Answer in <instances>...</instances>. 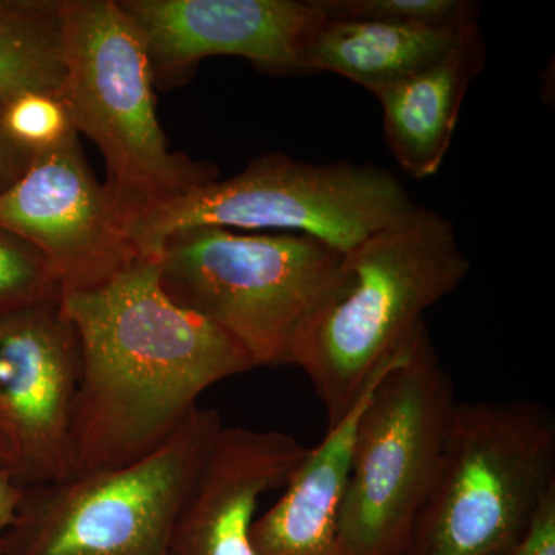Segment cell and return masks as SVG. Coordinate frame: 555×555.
Wrapping results in <instances>:
<instances>
[{
    "label": "cell",
    "mask_w": 555,
    "mask_h": 555,
    "mask_svg": "<svg viewBox=\"0 0 555 555\" xmlns=\"http://www.w3.org/2000/svg\"><path fill=\"white\" fill-rule=\"evenodd\" d=\"M147 51L153 82L177 86L201 61L236 56L272 75L305 73L312 0H118Z\"/></svg>",
    "instance_id": "11"
},
{
    "label": "cell",
    "mask_w": 555,
    "mask_h": 555,
    "mask_svg": "<svg viewBox=\"0 0 555 555\" xmlns=\"http://www.w3.org/2000/svg\"><path fill=\"white\" fill-rule=\"evenodd\" d=\"M31 155L11 144L0 130V192L13 184L27 169Z\"/></svg>",
    "instance_id": "22"
},
{
    "label": "cell",
    "mask_w": 555,
    "mask_h": 555,
    "mask_svg": "<svg viewBox=\"0 0 555 555\" xmlns=\"http://www.w3.org/2000/svg\"><path fill=\"white\" fill-rule=\"evenodd\" d=\"M0 228L38 248L64 295L104 283L138 257L129 225L83 156L79 133L31 155L27 169L0 192Z\"/></svg>",
    "instance_id": "10"
},
{
    "label": "cell",
    "mask_w": 555,
    "mask_h": 555,
    "mask_svg": "<svg viewBox=\"0 0 555 555\" xmlns=\"http://www.w3.org/2000/svg\"><path fill=\"white\" fill-rule=\"evenodd\" d=\"M416 208L403 182L387 170L269 153L236 177L150 211L131 229L130 241L141 257H156L171 233L214 225L305 235L346 254Z\"/></svg>",
    "instance_id": "7"
},
{
    "label": "cell",
    "mask_w": 555,
    "mask_h": 555,
    "mask_svg": "<svg viewBox=\"0 0 555 555\" xmlns=\"http://www.w3.org/2000/svg\"><path fill=\"white\" fill-rule=\"evenodd\" d=\"M308 452L280 430L222 426L179 511L169 555H255L259 500L283 489Z\"/></svg>",
    "instance_id": "12"
},
{
    "label": "cell",
    "mask_w": 555,
    "mask_h": 555,
    "mask_svg": "<svg viewBox=\"0 0 555 555\" xmlns=\"http://www.w3.org/2000/svg\"><path fill=\"white\" fill-rule=\"evenodd\" d=\"M500 555H555V485L540 500L524 534Z\"/></svg>",
    "instance_id": "20"
},
{
    "label": "cell",
    "mask_w": 555,
    "mask_h": 555,
    "mask_svg": "<svg viewBox=\"0 0 555 555\" xmlns=\"http://www.w3.org/2000/svg\"><path fill=\"white\" fill-rule=\"evenodd\" d=\"M469 270L452 222L423 207L343 254L331 294L299 328L288 356V366L312 383L328 426Z\"/></svg>",
    "instance_id": "2"
},
{
    "label": "cell",
    "mask_w": 555,
    "mask_h": 555,
    "mask_svg": "<svg viewBox=\"0 0 555 555\" xmlns=\"http://www.w3.org/2000/svg\"><path fill=\"white\" fill-rule=\"evenodd\" d=\"M400 347L378 367L349 412L327 426L315 448H309L275 505L255 520L250 535L255 555H350L339 535V511L357 426Z\"/></svg>",
    "instance_id": "13"
},
{
    "label": "cell",
    "mask_w": 555,
    "mask_h": 555,
    "mask_svg": "<svg viewBox=\"0 0 555 555\" xmlns=\"http://www.w3.org/2000/svg\"><path fill=\"white\" fill-rule=\"evenodd\" d=\"M65 80L73 126L100 147L107 189L129 225L217 181L211 164L169 147L147 51L118 0H64Z\"/></svg>",
    "instance_id": "3"
},
{
    "label": "cell",
    "mask_w": 555,
    "mask_h": 555,
    "mask_svg": "<svg viewBox=\"0 0 555 555\" xmlns=\"http://www.w3.org/2000/svg\"><path fill=\"white\" fill-rule=\"evenodd\" d=\"M331 20L387 22L416 27L463 28L477 24L478 3L469 0H312Z\"/></svg>",
    "instance_id": "17"
},
{
    "label": "cell",
    "mask_w": 555,
    "mask_h": 555,
    "mask_svg": "<svg viewBox=\"0 0 555 555\" xmlns=\"http://www.w3.org/2000/svg\"><path fill=\"white\" fill-rule=\"evenodd\" d=\"M485 62L486 43L474 24L443 56L375 94L385 115L387 145L409 177L426 179L440 170L467 87Z\"/></svg>",
    "instance_id": "14"
},
{
    "label": "cell",
    "mask_w": 555,
    "mask_h": 555,
    "mask_svg": "<svg viewBox=\"0 0 555 555\" xmlns=\"http://www.w3.org/2000/svg\"><path fill=\"white\" fill-rule=\"evenodd\" d=\"M24 492L25 488L14 480L7 449L0 440V539L7 534L11 525L16 520Z\"/></svg>",
    "instance_id": "21"
},
{
    "label": "cell",
    "mask_w": 555,
    "mask_h": 555,
    "mask_svg": "<svg viewBox=\"0 0 555 555\" xmlns=\"http://www.w3.org/2000/svg\"><path fill=\"white\" fill-rule=\"evenodd\" d=\"M78 335L73 474L127 465L160 447L208 387L255 369L221 328L164 292L156 257L62 297Z\"/></svg>",
    "instance_id": "1"
},
{
    "label": "cell",
    "mask_w": 555,
    "mask_h": 555,
    "mask_svg": "<svg viewBox=\"0 0 555 555\" xmlns=\"http://www.w3.org/2000/svg\"><path fill=\"white\" fill-rule=\"evenodd\" d=\"M221 427L217 411L198 406L134 462L25 488L0 555H169L179 511Z\"/></svg>",
    "instance_id": "8"
},
{
    "label": "cell",
    "mask_w": 555,
    "mask_h": 555,
    "mask_svg": "<svg viewBox=\"0 0 555 555\" xmlns=\"http://www.w3.org/2000/svg\"><path fill=\"white\" fill-rule=\"evenodd\" d=\"M555 485V422L532 401L456 403L408 555H500Z\"/></svg>",
    "instance_id": "6"
},
{
    "label": "cell",
    "mask_w": 555,
    "mask_h": 555,
    "mask_svg": "<svg viewBox=\"0 0 555 555\" xmlns=\"http://www.w3.org/2000/svg\"><path fill=\"white\" fill-rule=\"evenodd\" d=\"M455 404L454 385L423 320L358 422L339 511L347 553L409 554Z\"/></svg>",
    "instance_id": "5"
},
{
    "label": "cell",
    "mask_w": 555,
    "mask_h": 555,
    "mask_svg": "<svg viewBox=\"0 0 555 555\" xmlns=\"http://www.w3.org/2000/svg\"><path fill=\"white\" fill-rule=\"evenodd\" d=\"M64 80V0H0V107Z\"/></svg>",
    "instance_id": "16"
},
{
    "label": "cell",
    "mask_w": 555,
    "mask_h": 555,
    "mask_svg": "<svg viewBox=\"0 0 555 555\" xmlns=\"http://www.w3.org/2000/svg\"><path fill=\"white\" fill-rule=\"evenodd\" d=\"M78 335L61 299L0 317V440L22 488L73 476Z\"/></svg>",
    "instance_id": "9"
},
{
    "label": "cell",
    "mask_w": 555,
    "mask_h": 555,
    "mask_svg": "<svg viewBox=\"0 0 555 555\" xmlns=\"http://www.w3.org/2000/svg\"><path fill=\"white\" fill-rule=\"evenodd\" d=\"M467 27L331 20L321 14L306 39L301 64L305 73H337L377 94L443 56Z\"/></svg>",
    "instance_id": "15"
},
{
    "label": "cell",
    "mask_w": 555,
    "mask_h": 555,
    "mask_svg": "<svg viewBox=\"0 0 555 555\" xmlns=\"http://www.w3.org/2000/svg\"><path fill=\"white\" fill-rule=\"evenodd\" d=\"M156 258L164 292L259 367L288 364L299 328L337 281L343 254L305 235L203 225L171 233Z\"/></svg>",
    "instance_id": "4"
},
{
    "label": "cell",
    "mask_w": 555,
    "mask_h": 555,
    "mask_svg": "<svg viewBox=\"0 0 555 555\" xmlns=\"http://www.w3.org/2000/svg\"><path fill=\"white\" fill-rule=\"evenodd\" d=\"M0 130L28 155L56 147L78 133L64 100L50 93H25L3 104Z\"/></svg>",
    "instance_id": "19"
},
{
    "label": "cell",
    "mask_w": 555,
    "mask_h": 555,
    "mask_svg": "<svg viewBox=\"0 0 555 555\" xmlns=\"http://www.w3.org/2000/svg\"><path fill=\"white\" fill-rule=\"evenodd\" d=\"M62 297L60 278L38 248L0 228V317Z\"/></svg>",
    "instance_id": "18"
}]
</instances>
